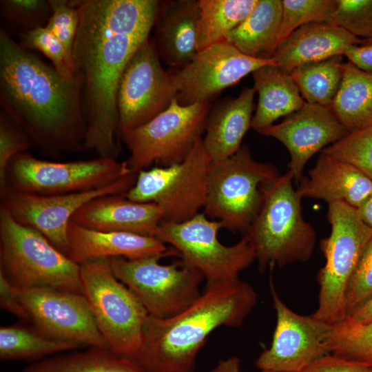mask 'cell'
<instances>
[{
  "instance_id": "cell-1",
  "label": "cell",
  "mask_w": 372,
  "mask_h": 372,
  "mask_svg": "<svg viewBox=\"0 0 372 372\" xmlns=\"http://www.w3.org/2000/svg\"><path fill=\"white\" fill-rule=\"evenodd\" d=\"M79 14L72 48L81 79L85 149L115 158L119 152L116 95L122 74L149 39L161 3L155 0L71 1Z\"/></svg>"
},
{
  "instance_id": "cell-2",
  "label": "cell",
  "mask_w": 372,
  "mask_h": 372,
  "mask_svg": "<svg viewBox=\"0 0 372 372\" xmlns=\"http://www.w3.org/2000/svg\"><path fill=\"white\" fill-rule=\"evenodd\" d=\"M0 104L41 152L55 156L85 149L81 79L63 76L2 29Z\"/></svg>"
},
{
  "instance_id": "cell-3",
  "label": "cell",
  "mask_w": 372,
  "mask_h": 372,
  "mask_svg": "<svg viewBox=\"0 0 372 372\" xmlns=\"http://www.w3.org/2000/svg\"><path fill=\"white\" fill-rule=\"evenodd\" d=\"M254 288L238 278L206 286L187 309L167 318L148 315L136 361L148 372H194L207 337L238 327L256 304Z\"/></svg>"
},
{
  "instance_id": "cell-4",
  "label": "cell",
  "mask_w": 372,
  "mask_h": 372,
  "mask_svg": "<svg viewBox=\"0 0 372 372\" xmlns=\"http://www.w3.org/2000/svg\"><path fill=\"white\" fill-rule=\"evenodd\" d=\"M287 171L263 185L264 200L245 235L256 254L258 269L305 262L313 255L316 233L304 218L301 199Z\"/></svg>"
},
{
  "instance_id": "cell-5",
  "label": "cell",
  "mask_w": 372,
  "mask_h": 372,
  "mask_svg": "<svg viewBox=\"0 0 372 372\" xmlns=\"http://www.w3.org/2000/svg\"><path fill=\"white\" fill-rule=\"evenodd\" d=\"M1 269L15 285L81 293L80 265L0 208Z\"/></svg>"
},
{
  "instance_id": "cell-6",
  "label": "cell",
  "mask_w": 372,
  "mask_h": 372,
  "mask_svg": "<svg viewBox=\"0 0 372 372\" xmlns=\"http://www.w3.org/2000/svg\"><path fill=\"white\" fill-rule=\"evenodd\" d=\"M279 175L274 165L256 161L242 145L230 157L211 161L203 213L223 228L245 234L262 205L263 185Z\"/></svg>"
},
{
  "instance_id": "cell-7",
  "label": "cell",
  "mask_w": 372,
  "mask_h": 372,
  "mask_svg": "<svg viewBox=\"0 0 372 372\" xmlns=\"http://www.w3.org/2000/svg\"><path fill=\"white\" fill-rule=\"evenodd\" d=\"M81 293L108 349L136 360L148 313L136 295L114 274L110 259L80 265Z\"/></svg>"
},
{
  "instance_id": "cell-8",
  "label": "cell",
  "mask_w": 372,
  "mask_h": 372,
  "mask_svg": "<svg viewBox=\"0 0 372 372\" xmlns=\"http://www.w3.org/2000/svg\"><path fill=\"white\" fill-rule=\"evenodd\" d=\"M327 219L331 232L320 240L325 263L318 273V303L312 316L334 325L347 317V287L372 237V229L364 223L355 207L342 201L328 204Z\"/></svg>"
},
{
  "instance_id": "cell-9",
  "label": "cell",
  "mask_w": 372,
  "mask_h": 372,
  "mask_svg": "<svg viewBox=\"0 0 372 372\" xmlns=\"http://www.w3.org/2000/svg\"><path fill=\"white\" fill-rule=\"evenodd\" d=\"M209 112V102L181 105L174 98L145 124L120 133L130 153L123 162L125 172L137 174L152 165L182 162L202 138Z\"/></svg>"
},
{
  "instance_id": "cell-10",
  "label": "cell",
  "mask_w": 372,
  "mask_h": 372,
  "mask_svg": "<svg viewBox=\"0 0 372 372\" xmlns=\"http://www.w3.org/2000/svg\"><path fill=\"white\" fill-rule=\"evenodd\" d=\"M211 161L202 138L182 162L138 172L125 196L132 201L156 204L163 213L162 222L186 221L205 207Z\"/></svg>"
},
{
  "instance_id": "cell-11",
  "label": "cell",
  "mask_w": 372,
  "mask_h": 372,
  "mask_svg": "<svg viewBox=\"0 0 372 372\" xmlns=\"http://www.w3.org/2000/svg\"><path fill=\"white\" fill-rule=\"evenodd\" d=\"M221 228V223L200 212L182 223L161 222L156 237L172 246L185 265L200 271L209 286L238 278L239 273L256 260L245 235L227 246L218 238Z\"/></svg>"
},
{
  "instance_id": "cell-12",
  "label": "cell",
  "mask_w": 372,
  "mask_h": 372,
  "mask_svg": "<svg viewBox=\"0 0 372 372\" xmlns=\"http://www.w3.org/2000/svg\"><path fill=\"white\" fill-rule=\"evenodd\" d=\"M163 257L113 258L110 261L114 276L136 295L148 315L167 318L187 309L200 296L205 278L182 260L161 265L158 261Z\"/></svg>"
},
{
  "instance_id": "cell-13",
  "label": "cell",
  "mask_w": 372,
  "mask_h": 372,
  "mask_svg": "<svg viewBox=\"0 0 372 372\" xmlns=\"http://www.w3.org/2000/svg\"><path fill=\"white\" fill-rule=\"evenodd\" d=\"M126 175L123 163L115 158L54 162L23 152L8 166L4 191L39 195L77 193L105 187Z\"/></svg>"
},
{
  "instance_id": "cell-14",
  "label": "cell",
  "mask_w": 372,
  "mask_h": 372,
  "mask_svg": "<svg viewBox=\"0 0 372 372\" xmlns=\"http://www.w3.org/2000/svg\"><path fill=\"white\" fill-rule=\"evenodd\" d=\"M175 96L171 74L163 68L154 41L148 39L134 53L119 82V134L154 118L168 107Z\"/></svg>"
},
{
  "instance_id": "cell-15",
  "label": "cell",
  "mask_w": 372,
  "mask_h": 372,
  "mask_svg": "<svg viewBox=\"0 0 372 372\" xmlns=\"http://www.w3.org/2000/svg\"><path fill=\"white\" fill-rule=\"evenodd\" d=\"M137 174L90 191L58 195H39L6 189L1 193V207L17 222L43 234L68 256V229L74 215L89 201L110 194H126L134 185Z\"/></svg>"
},
{
  "instance_id": "cell-16",
  "label": "cell",
  "mask_w": 372,
  "mask_h": 372,
  "mask_svg": "<svg viewBox=\"0 0 372 372\" xmlns=\"http://www.w3.org/2000/svg\"><path fill=\"white\" fill-rule=\"evenodd\" d=\"M270 291L276 315L271 344L255 361L260 370L302 372L330 354L329 340L333 325L311 316L297 313L279 297L272 279Z\"/></svg>"
},
{
  "instance_id": "cell-17",
  "label": "cell",
  "mask_w": 372,
  "mask_h": 372,
  "mask_svg": "<svg viewBox=\"0 0 372 372\" xmlns=\"http://www.w3.org/2000/svg\"><path fill=\"white\" fill-rule=\"evenodd\" d=\"M266 65H276L272 59L249 56L226 41L213 44L171 74L175 98L181 105L209 102L222 90Z\"/></svg>"
},
{
  "instance_id": "cell-18",
  "label": "cell",
  "mask_w": 372,
  "mask_h": 372,
  "mask_svg": "<svg viewBox=\"0 0 372 372\" xmlns=\"http://www.w3.org/2000/svg\"><path fill=\"white\" fill-rule=\"evenodd\" d=\"M17 287L29 323L34 327L85 347L108 349L82 293L49 287Z\"/></svg>"
},
{
  "instance_id": "cell-19",
  "label": "cell",
  "mask_w": 372,
  "mask_h": 372,
  "mask_svg": "<svg viewBox=\"0 0 372 372\" xmlns=\"http://www.w3.org/2000/svg\"><path fill=\"white\" fill-rule=\"evenodd\" d=\"M348 132L330 107L305 103L304 106L278 124L260 134L276 138L287 149L289 172L300 181L309 159L329 144L338 141Z\"/></svg>"
},
{
  "instance_id": "cell-20",
  "label": "cell",
  "mask_w": 372,
  "mask_h": 372,
  "mask_svg": "<svg viewBox=\"0 0 372 372\" xmlns=\"http://www.w3.org/2000/svg\"><path fill=\"white\" fill-rule=\"evenodd\" d=\"M68 256L79 265L90 260L123 258L136 260L152 256H178L156 236L87 229L71 221L68 229Z\"/></svg>"
},
{
  "instance_id": "cell-21",
  "label": "cell",
  "mask_w": 372,
  "mask_h": 372,
  "mask_svg": "<svg viewBox=\"0 0 372 372\" xmlns=\"http://www.w3.org/2000/svg\"><path fill=\"white\" fill-rule=\"evenodd\" d=\"M162 220V211L156 204L132 201L123 194L105 195L89 201L71 221L93 230L156 236Z\"/></svg>"
},
{
  "instance_id": "cell-22",
  "label": "cell",
  "mask_w": 372,
  "mask_h": 372,
  "mask_svg": "<svg viewBox=\"0 0 372 372\" xmlns=\"http://www.w3.org/2000/svg\"><path fill=\"white\" fill-rule=\"evenodd\" d=\"M297 192L302 198L328 204L342 201L355 209L372 193V181L354 166L322 152Z\"/></svg>"
},
{
  "instance_id": "cell-23",
  "label": "cell",
  "mask_w": 372,
  "mask_h": 372,
  "mask_svg": "<svg viewBox=\"0 0 372 372\" xmlns=\"http://www.w3.org/2000/svg\"><path fill=\"white\" fill-rule=\"evenodd\" d=\"M361 39L345 30L326 23H309L300 27L274 51L272 59L282 71L291 74L298 66L336 55L360 45Z\"/></svg>"
},
{
  "instance_id": "cell-24",
  "label": "cell",
  "mask_w": 372,
  "mask_h": 372,
  "mask_svg": "<svg viewBox=\"0 0 372 372\" xmlns=\"http://www.w3.org/2000/svg\"><path fill=\"white\" fill-rule=\"evenodd\" d=\"M161 4L154 24L155 48L167 65L183 67L198 52V1H170Z\"/></svg>"
},
{
  "instance_id": "cell-25",
  "label": "cell",
  "mask_w": 372,
  "mask_h": 372,
  "mask_svg": "<svg viewBox=\"0 0 372 372\" xmlns=\"http://www.w3.org/2000/svg\"><path fill=\"white\" fill-rule=\"evenodd\" d=\"M255 93L254 87H245L238 97L220 103L209 112L203 143L211 161L229 158L242 146L251 127Z\"/></svg>"
},
{
  "instance_id": "cell-26",
  "label": "cell",
  "mask_w": 372,
  "mask_h": 372,
  "mask_svg": "<svg viewBox=\"0 0 372 372\" xmlns=\"http://www.w3.org/2000/svg\"><path fill=\"white\" fill-rule=\"evenodd\" d=\"M258 103L251 121V127L260 133L279 118L291 115L306 102L291 74L276 65L262 66L252 73Z\"/></svg>"
},
{
  "instance_id": "cell-27",
  "label": "cell",
  "mask_w": 372,
  "mask_h": 372,
  "mask_svg": "<svg viewBox=\"0 0 372 372\" xmlns=\"http://www.w3.org/2000/svg\"><path fill=\"white\" fill-rule=\"evenodd\" d=\"M282 12L281 0H258L247 17L225 37L245 55L269 59L277 48Z\"/></svg>"
},
{
  "instance_id": "cell-28",
  "label": "cell",
  "mask_w": 372,
  "mask_h": 372,
  "mask_svg": "<svg viewBox=\"0 0 372 372\" xmlns=\"http://www.w3.org/2000/svg\"><path fill=\"white\" fill-rule=\"evenodd\" d=\"M331 110L348 132L372 125V73L348 61Z\"/></svg>"
},
{
  "instance_id": "cell-29",
  "label": "cell",
  "mask_w": 372,
  "mask_h": 372,
  "mask_svg": "<svg viewBox=\"0 0 372 372\" xmlns=\"http://www.w3.org/2000/svg\"><path fill=\"white\" fill-rule=\"evenodd\" d=\"M87 348L70 340L50 335L33 325L14 324L0 328L1 361L34 360Z\"/></svg>"
},
{
  "instance_id": "cell-30",
  "label": "cell",
  "mask_w": 372,
  "mask_h": 372,
  "mask_svg": "<svg viewBox=\"0 0 372 372\" xmlns=\"http://www.w3.org/2000/svg\"><path fill=\"white\" fill-rule=\"evenodd\" d=\"M23 372H148L136 360L109 349L87 347L34 362Z\"/></svg>"
},
{
  "instance_id": "cell-31",
  "label": "cell",
  "mask_w": 372,
  "mask_h": 372,
  "mask_svg": "<svg viewBox=\"0 0 372 372\" xmlns=\"http://www.w3.org/2000/svg\"><path fill=\"white\" fill-rule=\"evenodd\" d=\"M258 0H199L197 49L224 41L227 34L250 14Z\"/></svg>"
},
{
  "instance_id": "cell-32",
  "label": "cell",
  "mask_w": 372,
  "mask_h": 372,
  "mask_svg": "<svg viewBox=\"0 0 372 372\" xmlns=\"http://www.w3.org/2000/svg\"><path fill=\"white\" fill-rule=\"evenodd\" d=\"M342 55L296 67L291 75L307 103L331 107L343 74Z\"/></svg>"
},
{
  "instance_id": "cell-33",
  "label": "cell",
  "mask_w": 372,
  "mask_h": 372,
  "mask_svg": "<svg viewBox=\"0 0 372 372\" xmlns=\"http://www.w3.org/2000/svg\"><path fill=\"white\" fill-rule=\"evenodd\" d=\"M330 353L372 366V323L345 319L333 325L329 340Z\"/></svg>"
},
{
  "instance_id": "cell-34",
  "label": "cell",
  "mask_w": 372,
  "mask_h": 372,
  "mask_svg": "<svg viewBox=\"0 0 372 372\" xmlns=\"http://www.w3.org/2000/svg\"><path fill=\"white\" fill-rule=\"evenodd\" d=\"M322 152L354 166L372 181V125L348 132Z\"/></svg>"
},
{
  "instance_id": "cell-35",
  "label": "cell",
  "mask_w": 372,
  "mask_h": 372,
  "mask_svg": "<svg viewBox=\"0 0 372 372\" xmlns=\"http://www.w3.org/2000/svg\"><path fill=\"white\" fill-rule=\"evenodd\" d=\"M324 22L338 26L360 39H371L372 0H335Z\"/></svg>"
},
{
  "instance_id": "cell-36",
  "label": "cell",
  "mask_w": 372,
  "mask_h": 372,
  "mask_svg": "<svg viewBox=\"0 0 372 372\" xmlns=\"http://www.w3.org/2000/svg\"><path fill=\"white\" fill-rule=\"evenodd\" d=\"M335 0H283L278 45L296 30L307 23L324 22Z\"/></svg>"
},
{
  "instance_id": "cell-37",
  "label": "cell",
  "mask_w": 372,
  "mask_h": 372,
  "mask_svg": "<svg viewBox=\"0 0 372 372\" xmlns=\"http://www.w3.org/2000/svg\"><path fill=\"white\" fill-rule=\"evenodd\" d=\"M20 45L27 50L41 52L63 76L72 79L75 76L62 43L45 25L23 32Z\"/></svg>"
},
{
  "instance_id": "cell-38",
  "label": "cell",
  "mask_w": 372,
  "mask_h": 372,
  "mask_svg": "<svg viewBox=\"0 0 372 372\" xmlns=\"http://www.w3.org/2000/svg\"><path fill=\"white\" fill-rule=\"evenodd\" d=\"M0 10L6 21L24 32L44 26L51 15L50 2L45 0H1Z\"/></svg>"
},
{
  "instance_id": "cell-39",
  "label": "cell",
  "mask_w": 372,
  "mask_h": 372,
  "mask_svg": "<svg viewBox=\"0 0 372 372\" xmlns=\"http://www.w3.org/2000/svg\"><path fill=\"white\" fill-rule=\"evenodd\" d=\"M49 2L51 15L45 26L62 43L68 61L73 68L72 48L79 22L78 9L71 1L49 0Z\"/></svg>"
},
{
  "instance_id": "cell-40",
  "label": "cell",
  "mask_w": 372,
  "mask_h": 372,
  "mask_svg": "<svg viewBox=\"0 0 372 372\" xmlns=\"http://www.w3.org/2000/svg\"><path fill=\"white\" fill-rule=\"evenodd\" d=\"M371 296L372 237L364 247L347 287L345 306L347 316Z\"/></svg>"
},
{
  "instance_id": "cell-41",
  "label": "cell",
  "mask_w": 372,
  "mask_h": 372,
  "mask_svg": "<svg viewBox=\"0 0 372 372\" xmlns=\"http://www.w3.org/2000/svg\"><path fill=\"white\" fill-rule=\"evenodd\" d=\"M25 133L2 111L0 114V191L6 188V173L12 158L30 145Z\"/></svg>"
},
{
  "instance_id": "cell-42",
  "label": "cell",
  "mask_w": 372,
  "mask_h": 372,
  "mask_svg": "<svg viewBox=\"0 0 372 372\" xmlns=\"http://www.w3.org/2000/svg\"><path fill=\"white\" fill-rule=\"evenodd\" d=\"M302 372H372V366L330 353L311 364Z\"/></svg>"
},
{
  "instance_id": "cell-43",
  "label": "cell",
  "mask_w": 372,
  "mask_h": 372,
  "mask_svg": "<svg viewBox=\"0 0 372 372\" xmlns=\"http://www.w3.org/2000/svg\"><path fill=\"white\" fill-rule=\"evenodd\" d=\"M0 307L22 322L29 323V316L20 300L17 286L1 270Z\"/></svg>"
},
{
  "instance_id": "cell-44",
  "label": "cell",
  "mask_w": 372,
  "mask_h": 372,
  "mask_svg": "<svg viewBox=\"0 0 372 372\" xmlns=\"http://www.w3.org/2000/svg\"><path fill=\"white\" fill-rule=\"evenodd\" d=\"M344 55L358 68L372 73V44L351 45L347 49Z\"/></svg>"
},
{
  "instance_id": "cell-45",
  "label": "cell",
  "mask_w": 372,
  "mask_h": 372,
  "mask_svg": "<svg viewBox=\"0 0 372 372\" xmlns=\"http://www.w3.org/2000/svg\"><path fill=\"white\" fill-rule=\"evenodd\" d=\"M346 319L363 324L372 323V296L352 311Z\"/></svg>"
},
{
  "instance_id": "cell-46",
  "label": "cell",
  "mask_w": 372,
  "mask_h": 372,
  "mask_svg": "<svg viewBox=\"0 0 372 372\" xmlns=\"http://www.w3.org/2000/svg\"><path fill=\"white\" fill-rule=\"evenodd\" d=\"M209 372H240V360L235 355L220 360L216 366Z\"/></svg>"
},
{
  "instance_id": "cell-47",
  "label": "cell",
  "mask_w": 372,
  "mask_h": 372,
  "mask_svg": "<svg viewBox=\"0 0 372 372\" xmlns=\"http://www.w3.org/2000/svg\"><path fill=\"white\" fill-rule=\"evenodd\" d=\"M361 220L372 229V193L356 208Z\"/></svg>"
},
{
  "instance_id": "cell-48",
  "label": "cell",
  "mask_w": 372,
  "mask_h": 372,
  "mask_svg": "<svg viewBox=\"0 0 372 372\" xmlns=\"http://www.w3.org/2000/svg\"><path fill=\"white\" fill-rule=\"evenodd\" d=\"M372 44V39H361L360 45H371Z\"/></svg>"
},
{
  "instance_id": "cell-49",
  "label": "cell",
  "mask_w": 372,
  "mask_h": 372,
  "mask_svg": "<svg viewBox=\"0 0 372 372\" xmlns=\"http://www.w3.org/2000/svg\"><path fill=\"white\" fill-rule=\"evenodd\" d=\"M260 372H287V371H271V370H260Z\"/></svg>"
}]
</instances>
